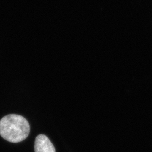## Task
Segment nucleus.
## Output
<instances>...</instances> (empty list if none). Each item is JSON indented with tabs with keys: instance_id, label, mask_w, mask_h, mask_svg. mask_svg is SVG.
Segmentation results:
<instances>
[{
	"instance_id": "nucleus-2",
	"label": "nucleus",
	"mask_w": 152,
	"mask_h": 152,
	"mask_svg": "<svg viewBox=\"0 0 152 152\" xmlns=\"http://www.w3.org/2000/svg\"><path fill=\"white\" fill-rule=\"evenodd\" d=\"M34 152H55V149L49 138L40 134L35 139Z\"/></svg>"
},
{
	"instance_id": "nucleus-1",
	"label": "nucleus",
	"mask_w": 152,
	"mask_h": 152,
	"mask_svg": "<svg viewBox=\"0 0 152 152\" xmlns=\"http://www.w3.org/2000/svg\"><path fill=\"white\" fill-rule=\"evenodd\" d=\"M30 126L24 117L18 114H9L0 120V135L11 142H19L27 137Z\"/></svg>"
}]
</instances>
